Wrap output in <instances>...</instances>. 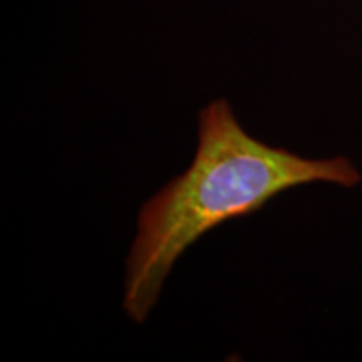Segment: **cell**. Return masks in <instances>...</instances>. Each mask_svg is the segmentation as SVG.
<instances>
[{
  "label": "cell",
  "mask_w": 362,
  "mask_h": 362,
  "mask_svg": "<svg viewBox=\"0 0 362 362\" xmlns=\"http://www.w3.org/2000/svg\"><path fill=\"white\" fill-rule=\"evenodd\" d=\"M315 181L351 188L361 173L344 156L309 160L253 138L226 99L203 107L192 165L139 210L138 233L126 260L123 307L129 319L146 320L173 265L203 235Z\"/></svg>",
  "instance_id": "6da1fadb"
}]
</instances>
